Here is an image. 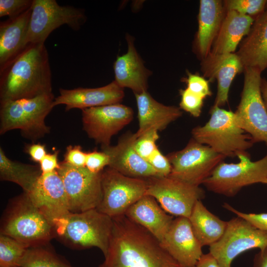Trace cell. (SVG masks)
<instances>
[{
	"label": "cell",
	"instance_id": "cell-26",
	"mask_svg": "<svg viewBox=\"0 0 267 267\" xmlns=\"http://www.w3.org/2000/svg\"><path fill=\"white\" fill-rule=\"evenodd\" d=\"M31 7L17 17L0 22V71L28 45L26 38Z\"/></svg>",
	"mask_w": 267,
	"mask_h": 267
},
{
	"label": "cell",
	"instance_id": "cell-28",
	"mask_svg": "<svg viewBox=\"0 0 267 267\" xmlns=\"http://www.w3.org/2000/svg\"><path fill=\"white\" fill-rule=\"evenodd\" d=\"M188 219L202 246H210L217 242L223 234L227 223L209 211L201 200L196 203Z\"/></svg>",
	"mask_w": 267,
	"mask_h": 267
},
{
	"label": "cell",
	"instance_id": "cell-21",
	"mask_svg": "<svg viewBox=\"0 0 267 267\" xmlns=\"http://www.w3.org/2000/svg\"><path fill=\"white\" fill-rule=\"evenodd\" d=\"M225 13L222 0H200L198 28L193 43V49L201 60L210 53Z\"/></svg>",
	"mask_w": 267,
	"mask_h": 267
},
{
	"label": "cell",
	"instance_id": "cell-27",
	"mask_svg": "<svg viewBox=\"0 0 267 267\" xmlns=\"http://www.w3.org/2000/svg\"><path fill=\"white\" fill-rule=\"evenodd\" d=\"M254 19L233 10L226 13L211 51L213 54L234 53L249 33Z\"/></svg>",
	"mask_w": 267,
	"mask_h": 267
},
{
	"label": "cell",
	"instance_id": "cell-1",
	"mask_svg": "<svg viewBox=\"0 0 267 267\" xmlns=\"http://www.w3.org/2000/svg\"><path fill=\"white\" fill-rule=\"evenodd\" d=\"M112 219L108 252L98 267H183L147 229L125 215Z\"/></svg>",
	"mask_w": 267,
	"mask_h": 267
},
{
	"label": "cell",
	"instance_id": "cell-8",
	"mask_svg": "<svg viewBox=\"0 0 267 267\" xmlns=\"http://www.w3.org/2000/svg\"><path fill=\"white\" fill-rule=\"evenodd\" d=\"M244 84L240 102L234 112L237 125L249 134L254 143L267 145V110L261 91L262 72L244 69Z\"/></svg>",
	"mask_w": 267,
	"mask_h": 267
},
{
	"label": "cell",
	"instance_id": "cell-11",
	"mask_svg": "<svg viewBox=\"0 0 267 267\" xmlns=\"http://www.w3.org/2000/svg\"><path fill=\"white\" fill-rule=\"evenodd\" d=\"M148 185L147 179L129 177L108 167L101 173L102 197L96 209L112 219L125 215L145 195Z\"/></svg>",
	"mask_w": 267,
	"mask_h": 267
},
{
	"label": "cell",
	"instance_id": "cell-40",
	"mask_svg": "<svg viewBox=\"0 0 267 267\" xmlns=\"http://www.w3.org/2000/svg\"><path fill=\"white\" fill-rule=\"evenodd\" d=\"M87 152H84L80 145H69L66 148L63 161L72 166L85 167Z\"/></svg>",
	"mask_w": 267,
	"mask_h": 267
},
{
	"label": "cell",
	"instance_id": "cell-45",
	"mask_svg": "<svg viewBox=\"0 0 267 267\" xmlns=\"http://www.w3.org/2000/svg\"><path fill=\"white\" fill-rule=\"evenodd\" d=\"M261 91L264 104L267 110V80L266 79H262Z\"/></svg>",
	"mask_w": 267,
	"mask_h": 267
},
{
	"label": "cell",
	"instance_id": "cell-23",
	"mask_svg": "<svg viewBox=\"0 0 267 267\" xmlns=\"http://www.w3.org/2000/svg\"><path fill=\"white\" fill-rule=\"evenodd\" d=\"M235 53L244 68H267V9L258 16Z\"/></svg>",
	"mask_w": 267,
	"mask_h": 267
},
{
	"label": "cell",
	"instance_id": "cell-43",
	"mask_svg": "<svg viewBox=\"0 0 267 267\" xmlns=\"http://www.w3.org/2000/svg\"><path fill=\"white\" fill-rule=\"evenodd\" d=\"M194 267H220L214 257L210 253L203 254Z\"/></svg>",
	"mask_w": 267,
	"mask_h": 267
},
{
	"label": "cell",
	"instance_id": "cell-29",
	"mask_svg": "<svg viewBox=\"0 0 267 267\" xmlns=\"http://www.w3.org/2000/svg\"><path fill=\"white\" fill-rule=\"evenodd\" d=\"M42 175L40 166L21 163L9 159L0 147V178L14 182L26 193L32 190Z\"/></svg>",
	"mask_w": 267,
	"mask_h": 267
},
{
	"label": "cell",
	"instance_id": "cell-48",
	"mask_svg": "<svg viewBox=\"0 0 267 267\" xmlns=\"http://www.w3.org/2000/svg\"><path fill=\"white\" fill-rule=\"evenodd\" d=\"M21 267L17 266V267Z\"/></svg>",
	"mask_w": 267,
	"mask_h": 267
},
{
	"label": "cell",
	"instance_id": "cell-39",
	"mask_svg": "<svg viewBox=\"0 0 267 267\" xmlns=\"http://www.w3.org/2000/svg\"><path fill=\"white\" fill-rule=\"evenodd\" d=\"M147 162L160 177H168L171 172L172 167L168 158L158 148L150 156Z\"/></svg>",
	"mask_w": 267,
	"mask_h": 267
},
{
	"label": "cell",
	"instance_id": "cell-33",
	"mask_svg": "<svg viewBox=\"0 0 267 267\" xmlns=\"http://www.w3.org/2000/svg\"><path fill=\"white\" fill-rule=\"evenodd\" d=\"M159 137L156 130H151L144 133L136 138L134 143L135 150L141 158L147 161L158 148L156 142Z\"/></svg>",
	"mask_w": 267,
	"mask_h": 267
},
{
	"label": "cell",
	"instance_id": "cell-13",
	"mask_svg": "<svg viewBox=\"0 0 267 267\" xmlns=\"http://www.w3.org/2000/svg\"><path fill=\"white\" fill-rule=\"evenodd\" d=\"M147 180L145 195L153 197L167 213L177 217L188 218L196 203L205 196L204 190L199 186L169 176Z\"/></svg>",
	"mask_w": 267,
	"mask_h": 267
},
{
	"label": "cell",
	"instance_id": "cell-37",
	"mask_svg": "<svg viewBox=\"0 0 267 267\" xmlns=\"http://www.w3.org/2000/svg\"><path fill=\"white\" fill-rule=\"evenodd\" d=\"M222 206L237 216L245 220L257 228L267 232V213H245L237 210L227 203H224Z\"/></svg>",
	"mask_w": 267,
	"mask_h": 267
},
{
	"label": "cell",
	"instance_id": "cell-7",
	"mask_svg": "<svg viewBox=\"0 0 267 267\" xmlns=\"http://www.w3.org/2000/svg\"><path fill=\"white\" fill-rule=\"evenodd\" d=\"M237 163L221 162L203 184L209 191L233 197L244 187L263 183L267 179V154L261 159L252 161L248 153L237 156Z\"/></svg>",
	"mask_w": 267,
	"mask_h": 267
},
{
	"label": "cell",
	"instance_id": "cell-41",
	"mask_svg": "<svg viewBox=\"0 0 267 267\" xmlns=\"http://www.w3.org/2000/svg\"><path fill=\"white\" fill-rule=\"evenodd\" d=\"M59 151L56 150L53 153H47L39 163L42 175L46 174L57 171L60 168V163L58 161Z\"/></svg>",
	"mask_w": 267,
	"mask_h": 267
},
{
	"label": "cell",
	"instance_id": "cell-22",
	"mask_svg": "<svg viewBox=\"0 0 267 267\" xmlns=\"http://www.w3.org/2000/svg\"><path fill=\"white\" fill-rule=\"evenodd\" d=\"M127 52L118 56L114 63L115 81L122 88L131 89L134 94L147 91V80L151 72L144 65L138 54L133 38L126 35Z\"/></svg>",
	"mask_w": 267,
	"mask_h": 267
},
{
	"label": "cell",
	"instance_id": "cell-5",
	"mask_svg": "<svg viewBox=\"0 0 267 267\" xmlns=\"http://www.w3.org/2000/svg\"><path fill=\"white\" fill-rule=\"evenodd\" d=\"M52 93L31 98L0 101V134L15 129L32 141L44 137L50 132L45 119L54 107Z\"/></svg>",
	"mask_w": 267,
	"mask_h": 267
},
{
	"label": "cell",
	"instance_id": "cell-17",
	"mask_svg": "<svg viewBox=\"0 0 267 267\" xmlns=\"http://www.w3.org/2000/svg\"><path fill=\"white\" fill-rule=\"evenodd\" d=\"M135 133L128 132L120 137L116 145L101 146L102 151L109 158L108 167L133 178L148 179L160 177L150 164L136 152Z\"/></svg>",
	"mask_w": 267,
	"mask_h": 267
},
{
	"label": "cell",
	"instance_id": "cell-34",
	"mask_svg": "<svg viewBox=\"0 0 267 267\" xmlns=\"http://www.w3.org/2000/svg\"><path fill=\"white\" fill-rule=\"evenodd\" d=\"M179 94L181 96L180 109L189 113L194 117H199L202 112L204 98L193 93L187 88L180 89Z\"/></svg>",
	"mask_w": 267,
	"mask_h": 267
},
{
	"label": "cell",
	"instance_id": "cell-18",
	"mask_svg": "<svg viewBox=\"0 0 267 267\" xmlns=\"http://www.w3.org/2000/svg\"><path fill=\"white\" fill-rule=\"evenodd\" d=\"M161 243L183 267H194L203 254V246L194 234L189 219L186 217L174 219Z\"/></svg>",
	"mask_w": 267,
	"mask_h": 267
},
{
	"label": "cell",
	"instance_id": "cell-35",
	"mask_svg": "<svg viewBox=\"0 0 267 267\" xmlns=\"http://www.w3.org/2000/svg\"><path fill=\"white\" fill-rule=\"evenodd\" d=\"M33 0H0V17L14 18L30 8Z\"/></svg>",
	"mask_w": 267,
	"mask_h": 267
},
{
	"label": "cell",
	"instance_id": "cell-10",
	"mask_svg": "<svg viewBox=\"0 0 267 267\" xmlns=\"http://www.w3.org/2000/svg\"><path fill=\"white\" fill-rule=\"evenodd\" d=\"M31 10L26 38L28 45L44 44L53 31L64 24L78 30L86 19L83 10L60 5L55 0H33Z\"/></svg>",
	"mask_w": 267,
	"mask_h": 267
},
{
	"label": "cell",
	"instance_id": "cell-38",
	"mask_svg": "<svg viewBox=\"0 0 267 267\" xmlns=\"http://www.w3.org/2000/svg\"><path fill=\"white\" fill-rule=\"evenodd\" d=\"M109 164V157L104 152L94 150L87 152L85 167L90 172L101 173Z\"/></svg>",
	"mask_w": 267,
	"mask_h": 267
},
{
	"label": "cell",
	"instance_id": "cell-44",
	"mask_svg": "<svg viewBox=\"0 0 267 267\" xmlns=\"http://www.w3.org/2000/svg\"><path fill=\"white\" fill-rule=\"evenodd\" d=\"M253 267H267V247L256 254L253 260Z\"/></svg>",
	"mask_w": 267,
	"mask_h": 267
},
{
	"label": "cell",
	"instance_id": "cell-36",
	"mask_svg": "<svg viewBox=\"0 0 267 267\" xmlns=\"http://www.w3.org/2000/svg\"><path fill=\"white\" fill-rule=\"evenodd\" d=\"M187 75V77L184 81L187 85L186 88L189 90L204 99L212 95L208 80L203 76L197 74H192L188 71Z\"/></svg>",
	"mask_w": 267,
	"mask_h": 267
},
{
	"label": "cell",
	"instance_id": "cell-14",
	"mask_svg": "<svg viewBox=\"0 0 267 267\" xmlns=\"http://www.w3.org/2000/svg\"><path fill=\"white\" fill-rule=\"evenodd\" d=\"M66 193L70 212L96 209L102 197L101 173H94L86 167L77 168L64 161L57 170Z\"/></svg>",
	"mask_w": 267,
	"mask_h": 267
},
{
	"label": "cell",
	"instance_id": "cell-19",
	"mask_svg": "<svg viewBox=\"0 0 267 267\" xmlns=\"http://www.w3.org/2000/svg\"><path fill=\"white\" fill-rule=\"evenodd\" d=\"M201 62V70L209 82L217 81L214 106L221 107L228 101L230 87L236 75L244 67L235 53L213 54L210 52Z\"/></svg>",
	"mask_w": 267,
	"mask_h": 267
},
{
	"label": "cell",
	"instance_id": "cell-15",
	"mask_svg": "<svg viewBox=\"0 0 267 267\" xmlns=\"http://www.w3.org/2000/svg\"><path fill=\"white\" fill-rule=\"evenodd\" d=\"M134 118L133 109L120 103L82 110L83 129L88 136L101 146L110 145L112 137Z\"/></svg>",
	"mask_w": 267,
	"mask_h": 267
},
{
	"label": "cell",
	"instance_id": "cell-16",
	"mask_svg": "<svg viewBox=\"0 0 267 267\" xmlns=\"http://www.w3.org/2000/svg\"><path fill=\"white\" fill-rule=\"evenodd\" d=\"M27 194L32 203L54 227L70 212L64 184L57 171L41 175L32 190Z\"/></svg>",
	"mask_w": 267,
	"mask_h": 267
},
{
	"label": "cell",
	"instance_id": "cell-31",
	"mask_svg": "<svg viewBox=\"0 0 267 267\" xmlns=\"http://www.w3.org/2000/svg\"><path fill=\"white\" fill-rule=\"evenodd\" d=\"M29 248L15 239L0 234V267H20Z\"/></svg>",
	"mask_w": 267,
	"mask_h": 267
},
{
	"label": "cell",
	"instance_id": "cell-2",
	"mask_svg": "<svg viewBox=\"0 0 267 267\" xmlns=\"http://www.w3.org/2000/svg\"><path fill=\"white\" fill-rule=\"evenodd\" d=\"M50 93L51 74L44 44H28L0 71V101Z\"/></svg>",
	"mask_w": 267,
	"mask_h": 267
},
{
	"label": "cell",
	"instance_id": "cell-4",
	"mask_svg": "<svg viewBox=\"0 0 267 267\" xmlns=\"http://www.w3.org/2000/svg\"><path fill=\"white\" fill-rule=\"evenodd\" d=\"M113 225L112 218L96 209L70 212L54 225L55 237L77 249L98 248L105 256Z\"/></svg>",
	"mask_w": 267,
	"mask_h": 267
},
{
	"label": "cell",
	"instance_id": "cell-9",
	"mask_svg": "<svg viewBox=\"0 0 267 267\" xmlns=\"http://www.w3.org/2000/svg\"><path fill=\"white\" fill-rule=\"evenodd\" d=\"M167 157L172 167L168 176L196 186L203 184L225 158L193 138L184 148Z\"/></svg>",
	"mask_w": 267,
	"mask_h": 267
},
{
	"label": "cell",
	"instance_id": "cell-30",
	"mask_svg": "<svg viewBox=\"0 0 267 267\" xmlns=\"http://www.w3.org/2000/svg\"><path fill=\"white\" fill-rule=\"evenodd\" d=\"M21 267H75L46 245L29 248Z\"/></svg>",
	"mask_w": 267,
	"mask_h": 267
},
{
	"label": "cell",
	"instance_id": "cell-25",
	"mask_svg": "<svg viewBox=\"0 0 267 267\" xmlns=\"http://www.w3.org/2000/svg\"><path fill=\"white\" fill-rule=\"evenodd\" d=\"M125 215L147 229L160 242L174 219L153 197L148 195H144L132 205Z\"/></svg>",
	"mask_w": 267,
	"mask_h": 267
},
{
	"label": "cell",
	"instance_id": "cell-20",
	"mask_svg": "<svg viewBox=\"0 0 267 267\" xmlns=\"http://www.w3.org/2000/svg\"><path fill=\"white\" fill-rule=\"evenodd\" d=\"M123 89L115 81L96 88L60 89V94L54 98L53 106L65 105L68 111L120 103L125 96Z\"/></svg>",
	"mask_w": 267,
	"mask_h": 267
},
{
	"label": "cell",
	"instance_id": "cell-24",
	"mask_svg": "<svg viewBox=\"0 0 267 267\" xmlns=\"http://www.w3.org/2000/svg\"><path fill=\"white\" fill-rule=\"evenodd\" d=\"M134 95L139 123L138 130L135 133L137 137L149 130L162 131L182 115L179 107L164 105L147 91Z\"/></svg>",
	"mask_w": 267,
	"mask_h": 267
},
{
	"label": "cell",
	"instance_id": "cell-32",
	"mask_svg": "<svg viewBox=\"0 0 267 267\" xmlns=\"http://www.w3.org/2000/svg\"><path fill=\"white\" fill-rule=\"evenodd\" d=\"M266 0H225L223 1L225 11L233 10L247 15L254 19L266 8Z\"/></svg>",
	"mask_w": 267,
	"mask_h": 267
},
{
	"label": "cell",
	"instance_id": "cell-3",
	"mask_svg": "<svg viewBox=\"0 0 267 267\" xmlns=\"http://www.w3.org/2000/svg\"><path fill=\"white\" fill-rule=\"evenodd\" d=\"M0 234L29 248L46 245L55 237L53 224L25 192L10 202L1 221Z\"/></svg>",
	"mask_w": 267,
	"mask_h": 267
},
{
	"label": "cell",
	"instance_id": "cell-42",
	"mask_svg": "<svg viewBox=\"0 0 267 267\" xmlns=\"http://www.w3.org/2000/svg\"><path fill=\"white\" fill-rule=\"evenodd\" d=\"M24 151L33 161L39 163L47 154L46 145L40 143L27 144Z\"/></svg>",
	"mask_w": 267,
	"mask_h": 267
},
{
	"label": "cell",
	"instance_id": "cell-46",
	"mask_svg": "<svg viewBox=\"0 0 267 267\" xmlns=\"http://www.w3.org/2000/svg\"><path fill=\"white\" fill-rule=\"evenodd\" d=\"M262 183H264V184H267V179H266V180H265Z\"/></svg>",
	"mask_w": 267,
	"mask_h": 267
},
{
	"label": "cell",
	"instance_id": "cell-6",
	"mask_svg": "<svg viewBox=\"0 0 267 267\" xmlns=\"http://www.w3.org/2000/svg\"><path fill=\"white\" fill-rule=\"evenodd\" d=\"M210 113V118L204 126L192 129V138L225 158L248 153L254 142L237 125L234 112L213 106Z\"/></svg>",
	"mask_w": 267,
	"mask_h": 267
},
{
	"label": "cell",
	"instance_id": "cell-12",
	"mask_svg": "<svg viewBox=\"0 0 267 267\" xmlns=\"http://www.w3.org/2000/svg\"><path fill=\"white\" fill-rule=\"evenodd\" d=\"M267 247V232L262 231L237 216L227 221L222 237L209 246L210 253L220 267H231L234 259L251 249Z\"/></svg>",
	"mask_w": 267,
	"mask_h": 267
},
{
	"label": "cell",
	"instance_id": "cell-47",
	"mask_svg": "<svg viewBox=\"0 0 267 267\" xmlns=\"http://www.w3.org/2000/svg\"><path fill=\"white\" fill-rule=\"evenodd\" d=\"M266 9H267V5H266Z\"/></svg>",
	"mask_w": 267,
	"mask_h": 267
}]
</instances>
